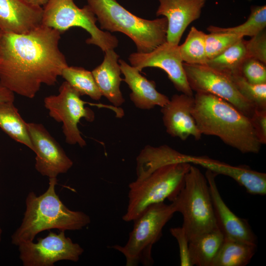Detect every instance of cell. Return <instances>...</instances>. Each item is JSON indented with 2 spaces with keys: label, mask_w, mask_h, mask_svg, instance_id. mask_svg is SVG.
Wrapping results in <instances>:
<instances>
[{
  "label": "cell",
  "mask_w": 266,
  "mask_h": 266,
  "mask_svg": "<svg viewBox=\"0 0 266 266\" xmlns=\"http://www.w3.org/2000/svg\"><path fill=\"white\" fill-rule=\"evenodd\" d=\"M206 33L193 26L184 41L179 45L183 62L188 64L205 65L208 61L205 50Z\"/></svg>",
  "instance_id": "cell-27"
},
{
  "label": "cell",
  "mask_w": 266,
  "mask_h": 266,
  "mask_svg": "<svg viewBox=\"0 0 266 266\" xmlns=\"http://www.w3.org/2000/svg\"><path fill=\"white\" fill-rule=\"evenodd\" d=\"M104 52L103 62L92 73L102 96L114 106L118 107L125 102L120 89L123 79L120 76L121 71L118 64L119 56L114 49Z\"/></svg>",
  "instance_id": "cell-20"
},
{
  "label": "cell",
  "mask_w": 266,
  "mask_h": 266,
  "mask_svg": "<svg viewBox=\"0 0 266 266\" xmlns=\"http://www.w3.org/2000/svg\"><path fill=\"white\" fill-rule=\"evenodd\" d=\"M170 233L178 244L180 265L192 266L189 256V240L185 231L182 227L172 228L170 229Z\"/></svg>",
  "instance_id": "cell-32"
},
{
  "label": "cell",
  "mask_w": 266,
  "mask_h": 266,
  "mask_svg": "<svg viewBox=\"0 0 266 266\" xmlns=\"http://www.w3.org/2000/svg\"><path fill=\"white\" fill-rule=\"evenodd\" d=\"M97 17L88 5L78 7L73 0H48L43 6L42 25L61 33L72 27H80L90 35L86 42L99 47L103 52L114 49L118 44L117 37L96 25Z\"/></svg>",
  "instance_id": "cell-8"
},
{
  "label": "cell",
  "mask_w": 266,
  "mask_h": 266,
  "mask_svg": "<svg viewBox=\"0 0 266 266\" xmlns=\"http://www.w3.org/2000/svg\"><path fill=\"white\" fill-rule=\"evenodd\" d=\"M266 27V6H252L247 20L241 25L229 28L209 26L207 30L209 33H232L253 36L265 29Z\"/></svg>",
  "instance_id": "cell-26"
},
{
  "label": "cell",
  "mask_w": 266,
  "mask_h": 266,
  "mask_svg": "<svg viewBox=\"0 0 266 266\" xmlns=\"http://www.w3.org/2000/svg\"><path fill=\"white\" fill-rule=\"evenodd\" d=\"M257 245L224 238L211 266H245L255 253Z\"/></svg>",
  "instance_id": "cell-23"
},
{
  "label": "cell",
  "mask_w": 266,
  "mask_h": 266,
  "mask_svg": "<svg viewBox=\"0 0 266 266\" xmlns=\"http://www.w3.org/2000/svg\"><path fill=\"white\" fill-rule=\"evenodd\" d=\"M191 165L185 163L163 165L130 183L128 203L122 219L133 221L149 206L166 199L171 201L182 187Z\"/></svg>",
  "instance_id": "cell-6"
},
{
  "label": "cell",
  "mask_w": 266,
  "mask_h": 266,
  "mask_svg": "<svg viewBox=\"0 0 266 266\" xmlns=\"http://www.w3.org/2000/svg\"><path fill=\"white\" fill-rule=\"evenodd\" d=\"M124 81L132 91L130 98L137 108L149 110L156 106L161 107L166 104L169 98L159 92L154 81L148 80L134 67L123 60H118Z\"/></svg>",
  "instance_id": "cell-19"
},
{
  "label": "cell",
  "mask_w": 266,
  "mask_h": 266,
  "mask_svg": "<svg viewBox=\"0 0 266 266\" xmlns=\"http://www.w3.org/2000/svg\"><path fill=\"white\" fill-rule=\"evenodd\" d=\"M188 162L200 166L216 175L232 178L252 195L264 196L266 194V174L245 165L232 166L206 156L189 155Z\"/></svg>",
  "instance_id": "cell-17"
},
{
  "label": "cell",
  "mask_w": 266,
  "mask_h": 266,
  "mask_svg": "<svg viewBox=\"0 0 266 266\" xmlns=\"http://www.w3.org/2000/svg\"><path fill=\"white\" fill-rule=\"evenodd\" d=\"M242 38L241 35L232 33H210L206 34L205 50L208 60L218 56Z\"/></svg>",
  "instance_id": "cell-29"
},
{
  "label": "cell",
  "mask_w": 266,
  "mask_h": 266,
  "mask_svg": "<svg viewBox=\"0 0 266 266\" xmlns=\"http://www.w3.org/2000/svg\"><path fill=\"white\" fill-rule=\"evenodd\" d=\"M14 93L5 87L0 81V102L14 101Z\"/></svg>",
  "instance_id": "cell-34"
},
{
  "label": "cell",
  "mask_w": 266,
  "mask_h": 266,
  "mask_svg": "<svg viewBox=\"0 0 266 266\" xmlns=\"http://www.w3.org/2000/svg\"><path fill=\"white\" fill-rule=\"evenodd\" d=\"M0 128L12 139L33 151L27 123L20 115L14 101L0 102Z\"/></svg>",
  "instance_id": "cell-21"
},
{
  "label": "cell",
  "mask_w": 266,
  "mask_h": 266,
  "mask_svg": "<svg viewBox=\"0 0 266 266\" xmlns=\"http://www.w3.org/2000/svg\"><path fill=\"white\" fill-rule=\"evenodd\" d=\"M257 137L262 144H266V109L255 108L250 118Z\"/></svg>",
  "instance_id": "cell-33"
},
{
  "label": "cell",
  "mask_w": 266,
  "mask_h": 266,
  "mask_svg": "<svg viewBox=\"0 0 266 266\" xmlns=\"http://www.w3.org/2000/svg\"><path fill=\"white\" fill-rule=\"evenodd\" d=\"M2 233V231L1 228L0 227V243L1 240Z\"/></svg>",
  "instance_id": "cell-36"
},
{
  "label": "cell",
  "mask_w": 266,
  "mask_h": 266,
  "mask_svg": "<svg viewBox=\"0 0 266 266\" xmlns=\"http://www.w3.org/2000/svg\"><path fill=\"white\" fill-rule=\"evenodd\" d=\"M43 7L23 0H0V29L3 32L26 34L42 25Z\"/></svg>",
  "instance_id": "cell-18"
},
{
  "label": "cell",
  "mask_w": 266,
  "mask_h": 266,
  "mask_svg": "<svg viewBox=\"0 0 266 266\" xmlns=\"http://www.w3.org/2000/svg\"><path fill=\"white\" fill-rule=\"evenodd\" d=\"M100 28L121 32L134 42L137 52L148 53L166 41L167 21L165 17L150 20L128 11L116 0H86Z\"/></svg>",
  "instance_id": "cell-4"
},
{
  "label": "cell",
  "mask_w": 266,
  "mask_h": 266,
  "mask_svg": "<svg viewBox=\"0 0 266 266\" xmlns=\"http://www.w3.org/2000/svg\"><path fill=\"white\" fill-rule=\"evenodd\" d=\"M247 58L243 38L231 45L218 56L208 60L206 65L227 74L241 72V67Z\"/></svg>",
  "instance_id": "cell-24"
},
{
  "label": "cell",
  "mask_w": 266,
  "mask_h": 266,
  "mask_svg": "<svg viewBox=\"0 0 266 266\" xmlns=\"http://www.w3.org/2000/svg\"><path fill=\"white\" fill-rule=\"evenodd\" d=\"M128 59L131 65L140 72L147 67L161 68L177 91L194 96L187 79L178 45L166 41L148 53H132Z\"/></svg>",
  "instance_id": "cell-12"
},
{
  "label": "cell",
  "mask_w": 266,
  "mask_h": 266,
  "mask_svg": "<svg viewBox=\"0 0 266 266\" xmlns=\"http://www.w3.org/2000/svg\"><path fill=\"white\" fill-rule=\"evenodd\" d=\"M207 179L211 196L218 229L224 238L257 245V237L248 221L233 213L223 200L218 191L214 173L206 170Z\"/></svg>",
  "instance_id": "cell-14"
},
{
  "label": "cell",
  "mask_w": 266,
  "mask_h": 266,
  "mask_svg": "<svg viewBox=\"0 0 266 266\" xmlns=\"http://www.w3.org/2000/svg\"><path fill=\"white\" fill-rule=\"evenodd\" d=\"M156 16L167 19L166 41L178 45L188 26L200 16L207 0H158Z\"/></svg>",
  "instance_id": "cell-16"
},
{
  "label": "cell",
  "mask_w": 266,
  "mask_h": 266,
  "mask_svg": "<svg viewBox=\"0 0 266 266\" xmlns=\"http://www.w3.org/2000/svg\"><path fill=\"white\" fill-rule=\"evenodd\" d=\"M266 64L252 58H246L243 62L240 72L250 83L254 84L266 83Z\"/></svg>",
  "instance_id": "cell-30"
},
{
  "label": "cell",
  "mask_w": 266,
  "mask_h": 266,
  "mask_svg": "<svg viewBox=\"0 0 266 266\" xmlns=\"http://www.w3.org/2000/svg\"><path fill=\"white\" fill-rule=\"evenodd\" d=\"M247 58L257 60L266 65V33L265 29L245 40Z\"/></svg>",
  "instance_id": "cell-31"
},
{
  "label": "cell",
  "mask_w": 266,
  "mask_h": 266,
  "mask_svg": "<svg viewBox=\"0 0 266 266\" xmlns=\"http://www.w3.org/2000/svg\"><path fill=\"white\" fill-rule=\"evenodd\" d=\"M57 181V178H49L46 191L39 196L33 192L28 193L21 224L11 235L12 244L17 246L23 242L33 241L44 231H77L90 224L88 215L69 209L60 199L55 191Z\"/></svg>",
  "instance_id": "cell-3"
},
{
  "label": "cell",
  "mask_w": 266,
  "mask_h": 266,
  "mask_svg": "<svg viewBox=\"0 0 266 266\" xmlns=\"http://www.w3.org/2000/svg\"><path fill=\"white\" fill-rule=\"evenodd\" d=\"M65 231L59 233L49 232L37 242L24 241L19 244V259L24 266H54L61 261L77 262L84 252L77 243L66 237Z\"/></svg>",
  "instance_id": "cell-11"
},
{
  "label": "cell",
  "mask_w": 266,
  "mask_h": 266,
  "mask_svg": "<svg viewBox=\"0 0 266 266\" xmlns=\"http://www.w3.org/2000/svg\"><path fill=\"white\" fill-rule=\"evenodd\" d=\"M223 240V234L217 229L189 241V256L192 265L211 266Z\"/></svg>",
  "instance_id": "cell-22"
},
{
  "label": "cell",
  "mask_w": 266,
  "mask_h": 266,
  "mask_svg": "<svg viewBox=\"0 0 266 266\" xmlns=\"http://www.w3.org/2000/svg\"><path fill=\"white\" fill-rule=\"evenodd\" d=\"M61 76L81 96L87 95L96 100L102 96L92 71L81 67L67 66L63 69Z\"/></svg>",
  "instance_id": "cell-25"
},
{
  "label": "cell",
  "mask_w": 266,
  "mask_h": 266,
  "mask_svg": "<svg viewBox=\"0 0 266 266\" xmlns=\"http://www.w3.org/2000/svg\"><path fill=\"white\" fill-rule=\"evenodd\" d=\"M171 202L183 216L182 227L189 241L218 229L207 179L195 166L191 165L182 187Z\"/></svg>",
  "instance_id": "cell-5"
},
{
  "label": "cell",
  "mask_w": 266,
  "mask_h": 266,
  "mask_svg": "<svg viewBox=\"0 0 266 266\" xmlns=\"http://www.w3.org/2000/svg\"><path fill=\"white\" fill-rule=\"evenodd\" d=\"M175 212L172 203L162 202L149 206L133 221V226L126 244L110 248L124 256L126 266L153 265V246L160 239L164 227Z\"/></svg>",
  "instance_id": "cell-7"
},
{
  "label": "cell",
  "mask_w": 266,
  "mask_h": 266,
  "mask_svg": "<svg viewBox=\"0 0 266 266\" xmlns=\"http://www.w3.org/2000/svg\"><path fill=\"white\" fill-rule=\"evenodd\" d=\"M61 33L43 25L26 34L3 32L0 40V81L32 99L42 84L54 85L67 66L59 43Z\"/></svg>",
  "instance_id": "cell-1"
},
{
  "label": "cell",
  "mask_w": 266,
  "mask_h": 266,
  "mask_svg": "<svg viewBox=\"0 0 266 266\" xmlns=\"http://www.w3.org/2000/svg\"><path fill=\"white\" fill-rule=\"evenodd\" d=\"M183 65L188 84L193 91L208 93L220 98L250 118L255 107L238 92L229 74L205 64L183 63Z\"/></svg>",
  "instance_id": "cell-10"
},
{
  "label": "cell",
  "mask_w": 266,
  "mask_h": 266,
  "mask_svg": "<svg viewBox=\"0 0 266 266\" xmlns=\"http://www.w3.org/2000/svg\"><path fill=\"white\" fill-rule=\"evenodd\" d=\"M57 95L46 97L44 100L45 107L49 115L57 122L63 123V132L66 142L70 145L78 144L81 147L86 142L81 135L78 124L82 118L92 122L95 120L94 112L85 106L86 102L80 94L66 81L59 88Z\"/></svg>",
  "instance_id": "cell-9"
},
{
  "label": "cell",
  "mask_w": 266,
  "mask_h": 266,
  "mask_svg": "<svg viewBox=\"0 0 266 266\" xmlns=\"http://www.w3.org/2000/svg\"><path fill=\"white\" fill-rule=\"evenodd\" d=\"M241 95L256 108L266 109V83L254 84L249 82L241 72L228 74Z\"/></svg>",
  "instance_id": "cell-28"
},
{
  "label": "cell",
  "mask_w": 266,
  "mask_h": 266,
  "mask_svg": "<svg viewBox=\"0 0 266 266\" xmlns=\"http://www.w3.org/2000/svg\"></svg>",
  "instance_id": "cell-38"
},
{
  "label": "cell",
  "mask_w": 266,
  "mask_h": 266,
  "mask_svg": "<svg viewBox=\"0 0 266 266\" xmlns=\"http://www.w3.org/2000/svg\"><path fill=\"white\" fill-rule=\"evenodd\" d=\"M2 33V31L0 29V38H1V36Z\"/></svg>",
  "instance_id": "cell-37"
},
{
  "label": "cell",
  "mask_w": 266,
  "mask_h": 266,
  "mask_svg": "<svg viewBox=\"0 0 266 266\" xmlns=\"http://www.w3.org/2000/svg\"><path fill=\"white\" fill-rule=\"evenodd\" d=\"M30 138L36 155L35 168L49 178L66 173L73 166L72 161L41 124L27 123Z\"/></svg>",
  "instance_id": "cell-13"
},
{
  "label": "cell",
  "mask_w": 266,
  "mask_h": 266,
  "mask_svg": "<svg viewBox=\"0 0 266 266\" xmlns=\"http://www.w3.org/2000/svg\"><path fill=\"white\" fill-rule=\"evenodd\" d=\"M192 111L204 135L219 138L242 153H258L262 144L249 117L226 100L206 93H196Z\"/></svg>",
  "instance_id": "cell-2"
},
{
  "label": "cell",
  "mask_w": 266,
  "mask_h": 266,
  "mask_svg": "<svg viewBox=\"0 0 266 266\" xmlns=\"http://www.w3.org/2000/svg\"><path fill=\"white\" fill-rule=\"evenodd\" d=\"M194 104V96L175 94L168 102L161 107L164 125L168 134L184 141L190 136L196 140L201 138L199 131L192 114Z\"/></svg>",
  "instance_id": "cell-15"
},
{
  "label": "cell",
  "mask_w": 266,
  "mask_h": 266,
  "mask_svg": "<svg viewBox=\"0 0 266 266\" xmlns=\"http://www.w3.org/2000/svg\"><path fill=\"white\" fill-rule=\"evenodd\" d=\"M25 2L37 6L42 7L47 2L48 0H23Z\"/></svg>",
  "instance_id": "cell-35"
}]
</instances>
